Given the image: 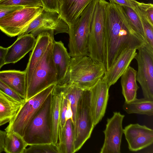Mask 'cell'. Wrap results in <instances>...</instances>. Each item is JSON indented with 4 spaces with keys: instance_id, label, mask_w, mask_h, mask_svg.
<instances>
[{
    "instance_id": "7c38bea8",
    "label": "cell",
    "mask_w": 153,
    "mask_h": 153,
    "mask_svg": "<svg viewBox=\"0 0 153 153\" xmlns=\"http://www.w3.org/2000/svg\"><path fill=\"white\" fill-rule=\"evenodd\" d=\"M125 115L120 112H114L112 116L108 118L105 130L103 144L100 153H120L123 129L122 123Z\"/></svg>"
},
{
    "instance_id": "f35d334b",
    "label": "cell",
    "mask_w": 153,
    "mask_h": 153,
    "mask_svg": "<svg viewBox=\"0 0 153 153\" xmlns=\"http://www.w3.org/2000/svg\"><path fill=\"white\" fill-rule=\"evenodd\" d=\"M7 49L0 46V69L5 64L4 57Z\"/></svg>"
},
{
    "instance_id": "7a4b0ae2",
    "label": "cell",
    "mask_w": 153,
    "mask_h": 153,
    "mask_svg": "<svg viewBox=\"0 0 153 153\" xmlns=\"http://www.w3.org/2000/svg\"><path fill=\"white\" fill-rule=\"evenodd\" d=\"M106 71L103 64L88 56L72 57L66 77L60 84L66 83L84 90H90L102 79Z\"/></svg>"
},
{
    "instance_id": "ac0fdd59",
    "label": "cell",
    "mask_w": 153,
    "mask_h": 153,
    "mask_svg": "<svg viewBox=\"0 0 153 153\" xmlns=\"http://www.w3.org/2000/svg\"><path fill=\"white\" fill-rule=\"evenodd\" d=\"M93 0H58L60 16L69 27L76 22L84 9Z\"/></svg>"
},
{
    "instance_id": "5bb4252c",
    "label": "cell",
    "mask_w": 153,
    "mask_h": 153,
    "mask_svg": "<svg viewBox=\"0 0 153 153\" xmlns=\"http://www.w3.org/2000/svg\"><path fill=\"white\" fill-rule=\"evenodd\" d=\"M110 87L102 79L90 89L91 92V109L95 126L104 116L109 98Z\"/></svg>"
},
{
    "instance_id": "7402d4cb",
    "label": "cell",
    "mask_w": 153,
    "mask_h": 153,
    "mask_svg": "<svg viewBox=\"0 0 153 153\" xmlns=\"http://www.w3.org/2000/svg\"><path fill=\"white\" fill-rule=\"evenodd\" d=\"M61 93L56 85L52 92L51 113L52 124L53 143L57 144L59 140V123Z\"/></svg>"
},
{
    "instance_id": "8fae6325",
    "label": "cell",
    "mask_w": 153,
    "mask_h": 153,
    "mask_svg": "<svg viewBox=\"0 0 153 153\" xmlns=\"http://www.w3.org/2000/svg\"><path fill=\"white\" fill-rule=\"evenodd\" d=\"M50 30L54 31V35L68 34L69 27L58 13L44 10L19 36L31 33L35 37L42 32Z\"/></svg>"
},
{
    "instance_id": "6da1fadb",
    "label": "cell",
    "mask_w": 153,
    "mask_h": 153,
    "mask_svg": "<svg viewBox=\"0 0 153 153\" xmlns=\"http://www.w3.org/2000/svg\"><path fill=\"white\" fill-rule=\"evenodd\" d=\"M146 42L133 29L122 7L108 2L105 24L106 71L125 49L131 48L137 50Z\"/></svg>"
},
{
    "instance_id": "5b68a950",
    "label": "cell",
    "mask_w": 153,
    "mask_h": 153,
    "mask_svg": "<svg viewBox=\"0 0 153 153\" xmlns=\"http://www.w3.org/2000/svg\"><path fill=\"white\" fill-rule=\"evenodd\" d=\"M108 2L105 0H99L97 3L92 18L88 40L89 56L105 67V14Z\"/></svg>"
},
{
    "instance_id": "277c9868",
    "label": "cell",
    "mask_w": 153,
    "mask_h": 153,
    "mask_svg": "<svg viewBox=\"0 0 153 153\" xmlns=\"http://www.w3.org/2000/svg\"><path fill=\"white\" fill-rule=\"evenodd\" d=\"M93 0L84 9L76 22L69 27L68 47L71 57L88 56V40L91 24L96 5Z\"/></svg>"
},
{
    "instance_id": "44dd1931",
    "label": "cell",
    "mask_w": 153,
    "mask_h": 153,
    "mask_svg": "<svg viewBox=\"0 0 153 153\" xmlns=\"http://www.w3.org/2000/svg\"><path fill=\"white\" fill-rule=\"evenodd\" d=\"M137 71L129 66L121 76L122 93L127 102H131L137 98L139 87L136 79Z\"/></svg>"
},
{
    "instance_id": "9c48e42d",
    "label": "cell",
    "mask_w": 153,
    "mask_h": 153,
    "mask_svg": "<svg viewBox=\"0 0 153 153\" xmlns=\"http://www.w3.org/2000/svg\"><path fill=\"white\" fill-rule=\"evenodd\" d=\"M137 50L134 58L138 65L136 80L141 87L144 97L153 100V50L146 42Z\"/></svg>"
},
{
    "instance_id": "3957f363",
    "label": "cell",
    "mask_w": 153,
    "mask_h": 153,
    "mask_svg": "<svg viewBox=\"0 0 153 153\" xmlns=\"http://www.w3.org/2000/svg\"><path fill=\"white\" fill-rule=\"evenodd\" d=\"M52 92L30 121L25 131L23 137L28 146L53 143L51 113Z\"/></svg>"
},
{
    "instance_id": "4316f807",
    "label": "cell",
    "mask_w": 153,
    "mask_h": 153,
    "mask_svg": "<svg viewBox=\"0 0 153 153\" xmlns=\"http://www.w3.org/2000/svg\"><path fill=\"white\" fill-rule=\"evenodd\" d=\"M28 146L21 135L15 132L7 133L4 152L7 153H24Z\"/></svg>"
},
{
    "instance_id": "836d02e7",
    "label": "cell",
    "mask_w": 153,
    "mask_h": 153,
    "mask_svg": "<svg viewBox=\"0 0 153 153\" xmlns=\"http://www.w3.org/2000/svg\"><path fill=\"white\" fill-rule=\"evenodd\" d=\"M137 7L143 16L153 25V4L137 1Z\"/></svg>"
},
{
    "instance_id": "4fadbf2b",
    "label": "cell",
    "mask_w": 153,
    "mask_h": 153,
    "mask_svg": "<svg viewBox=\"0 0 153 153\" xmlns=\"http://www.w3.org/2000/svg\"><path fill=\"white\" fill-rule=\"evenodd\" d=\"M123 131L131 151H138L153 143V130L145 125L131 124L126 126Z\"/></svg>"
},
{
    "instance_id": "8992f818",
    "label": "cell",
    "mask_w": 153,
    "mask_h": 153,
    "mask_svg": "<svg viewBox=\"0 0 153 153\" xmlns=\"http://www.w3.org/2000/svg\"><path fill=\"white\" fill-rule=\"evenodd\" d=\"M54 40L50 44L33 71L27 88L26 101L50 85L57 83L56 71L52 55Z\"/></svg>"
},
{
    "instance_id": "cb8c5ba5",
    "label": "cell",
    "mask_w": 153,
    "mask_h": 153,
    "mask_svg": "<svg viewBox=\"0 0 153 153\" xmlns=\"http://www.w3.org/2000/svg\"><path fill=\"white\" fill-rule=\"evenodd\" d=\"M74 125L71 119L66 121L61 135L59 138L57 146L59 153H74Z\"/></svg>"
},
{
    "instance_id": "d6986e66",
    "label": "cell",
    "mask_w": 153,
    "mask_h": 153,
    "mask_svg": "<svg viewBox=\"0 0 153 153\" xmlns=\"http://www.w3.org/2000/svg\"><path fill=\"white\" fill-rule=\"evenodd\" d=\"M52 55L57 73V83H62L67 73L71 57L66 48L61 41L54 40L52 43Z\"/></svg>"
},
{
    "instance_id": "74e56055",
    "label": "cell",
    "mask_w": 153,
    "mask_h": 153,
    "mask_svg": "<svg viewBox=\"0 0 153 153\" xmlns=\"http://www.w3.org/2000/svg\"><path fill=\"white\" fill-rule=\"evenodd\" d=\"M6 132L0 129V153L4 152L5 139L6 135Z\"/></svg>"
},
{
    "instance_id": "52a82bcc",
    "label": "cell",
    "mask_w": 153,
    "mask_h": 153,
    "mask_svg": "<svg viewBox=\"0 0 153 153\" xmlns=\"http://www.w3.org/2000/svg\"><path fill=\"white\" fill-rule=\"evenodd\" d=\"M56 84H52L25 101L5 129L7 133L15 132L23 137L25 131Z\"/></svg>"
},
{
    "instance_id": "1f68e13d",
    "label": "cell",
    "mask_w": 153,
    "mask_h": 153,
    "mask_svg": "<svg viewBox=\"0 0 153 153\" xmlns=\"http://www.w3.org/2000/svg\"><path fill=\"white\" fill-rule=\"evenodd\" d=\"M57 85L59 87L61 91L62 95L60 106L59 123V138L61 135L62 131L66 122V114L67 109L68 100L65 96L62 93L59 87L57 85Z\"/></svg>"
},
{
    "instance_id": "f1b7e54d",
    "label": "cell",
    "mask_w": 153,
    "mask_h": 153,
    "mask_svg": "<svg viewBox=\"0 0 153 153\" xmlns=\"http://www.w3.org/2000/svg\"><path fill=\"white\" fill-rule=\"evenodd\" d=\"M26 148L24 153H59L57 144L53 143L31 145Z\"/></svg>"
},
{
    "instance_id": "e575fe53",
    "label": "cell",
    "mask_w": 153,
    "mask_h": 153,
    "mask_svg": "<svg viewBox=\"0 0 153 153\" xmlns=\"http://www.w3.org/2000/svg\"><path fill=\"white\" fill-rule=\"evenodd\" d=\"M44 10L58 13V0H40Z\"/></svg>"
},
{
    "instance_id": "d590c367",
    "label": "cell",
    "mask_w": 153,
    "mask_h": 153,
    "mask_svg": "<svg viewBox=\"0 0 153 153\" xmlns=\"http://www.w3.org/2000/svg\"><path fill=\"white\" fill-rule=\"evenodd\" d=\"M109 2L114 3L120 6H126L130 7L135 11L137 1L136 0H109Z\"/></svg>"
},
{
    "instance_id": "2e32d148",
    "label": "cell",
    "mask_w": 153,
    "mask_h": 153,
    "mask_svg": "<svg viewBox=\"0 0 153 153\" xmlns=\"http://www.w3.org/2000/svg\"><path fill=\"white\" fill-rule=\"evenodd\" d=\"M137 50L127 48L123 50L102 78L110 87L115 84L129 66L137 54Z\"/></svg>"
},
{
    "instance_id": "f546056e",
    "label": "cell",
    "mask_w": 153,
    "mask_h": 153,
    "mask_svg": "<svg viewBox=\"0 0 153 153\" xmlns=\"http://www.w3.org/2000/svg\"><path fill=\"white\" fill-rule=\"evenodd\" d=\"M135 11L137 13L141 20L146 42L153 50V25L151 24L143 16L137 6Z\"/></svg>"
},
{
    "instance_id": "603a6c76",
    "label": "cell",
    "mask_w": 153,
    "mask_h": 153,
    "mask_svg": "<svg viewBox=\"0 0 153 153\" xmlns=\"http://www.w3.org/2000/svg\"><path fill=\"white\" fill-rule=\"evenodd\" d=\"M23 103L0 94V126L11 121Z\"/></svg>"
},
{
    "instance_id": "d4e9b609",
    "label": "cell",
    "mask_w": 153,
    "mask_h": 153,
    "mask_svg": "<svg viewBox=\"0 0 153 153\" xmlns=\"http://www.w3.org/2000/svg\"><path fill=\"white\" fill-rule=\"evenodd\" d=\"M123 108L128 114L134 113L151 116L153 115V100L144 97L139 99L136 98L129 102L125 101Z\"/></svg>"
},
{
    "instance_id": "484cf974",
    "label": "cell",
    "mask_w": 153,
    "mask_h": 153,
    "mask_svg": "<svg viewBox=\"0 0 153 153\" xmlns=\"http://www.w3.org/2000/svg\"><path fill=\"white\" fill-rule=\"evenodd\" d=\"M56 85L59 87L69 102L72 111L74 125L77 104L84 90L74 85L66 83Z\"/></svg>"
},
{
    "instance_id": "ba28073f",
    "label": "cell",
    "mask_w": 153,
    "mask_h": 153,
    "mask_svg": "<svg viewBox=\"0 0 153 153\" xmlns=\"http://www.w3.org/2000/svg\"><path fill=\"white\" fill-rule=\"evenodd\" d=\"M94 127L91 109L90 91L84 90L78 102L74 124L75 152L90 137Z\"/></svg>"
},
{
    "instance_id": "ffe728a7",
    "label": "cell",
    "mask_w": 153,
    "mask_h": 153,
    "mask_svg": "<svg viewBox=\"0 0 153 153\" xmlns=\"http://www.w3.org/2000/svg\"><path fill=\"white\" fill-rule=\"evenodd\" d=\"M0 79L25 100L27 86L25 70L0 71Z\"/></svg>"
},
{
    "instance_id": "ab89813d",
    "label": "cell",
    "mask_w": 153,
    "mask_h": 153,
    "mask_svg": "<svg viewBox=\"0 0 153 153\" xmlns=\"http://www.w3.org/2000/svg\"></svg>"
},
{
    "instance_id": "4dcf8cb0",
    "label": "cell",
    "mask_w": 153,
    "mask_h": 153,
    "mask_svg": "<svg viewBox=\"0 0 153 153\" xmlns=\"http://www.w3.org/2000/svg\"><path fill=\"white\" fill-rule=\"evenodd\" d=\"M22 6L24 7H42L40 0H1L0 6Z\"/></svg>"
},
{
    "instance_id": "8d00e7d4",
    "label": "cell",
    "mask_w": 153,
    "mask_h": 153,
    "mask_svg": "<svg viewBox=\"0 0 153 153\" xmlns=\"http://www.w3.org/2000/svg\"><path fill=\"white\" fill-rule=\"evenodd\" d=\"M24 7L22 6H0V19Z\"/></svg>"
},
{
    "instance_id": "9a60e30c",
    "label": "cell",
    "mask_w": 153,
    "mask_h": 153,
    "mask_svg": "<svg viewBox=\"0 0 153 153\" xmlns=\"http://www.w3.org/2000/svg\"><path fill=\"white\" fill-rule=\"evenodd\" d=\"M54 32L50 30L42 32L36 38L35 45L32 49L26 68V73L27 88L36 66L43 56L50 44L54 38Z\"/></svg>"
},
{
    "instance_id": "30bf717a",
    "label": "cell",
    "mask_w": 153,
    "mask_h": 153,
    "mask_svg": "<svg viewBox=\"0 0 153 153\" xmlns=\"http://www.w3.org/2000/svg\"><path fill=\"white\" fill-rule=\"evenodd\" d=\"M42 7H24L0 19V30L8 36L21 34L44 10Z\"/></svg>"
},
{
    "instance_id": "83f0119b",
    "label": "cell",
    "mask_w": 153,
    "mask_h": 153,
    "mask_svg": "<svg viewBox=\"0 0 153 153\" xmlns=\"http://www.w3.org/2000/svg\"><path fill=\"white\" fill-rule=\"evenodd\" d=\"M122 7L133 29L146 42L142 23L137 13L130 7Z\"/></svg>"
},
{
    "instance_id": "e0dca14e",
    "label": "cell",
    "mask_w": 153,
    "mask_h": 153,
    "mask_svg": "<svg viewBox=\"0 0 153 153\" xmlns=\"http://www.w3.org/2000/svg\"><path fill=\"white\" fill-rule=\"evenodd\" d=\"M36 38L31 34L19 36L16 41L7 48L4 57L5 64L15 63L33 49Z\"/></svg>"
},
{
    "instance_id": "d6a6232c",
    "label": "cell",
    "mask_w": 153,
    "mask_h": 153,
    "mask_svg": "<svg viewBox=\"0 0 153 153\" xmlns=\"http://www.w3.org/2000/svg\"><path fill=\"white\" fill-rule=\"evenodd\" d=\"M0 94L11 100L22 103L25 100L0 79Z\"/></svg>"
}]
</instances>
